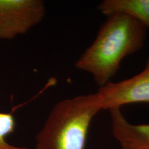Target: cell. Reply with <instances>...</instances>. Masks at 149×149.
Listing matches in <instances>:
<instances>
[{
    "label": "cell",
    "instance_id": "6da1fadb",
    "mask_svg": "<svg viewBox=\"0 0 149 149\" xmlns=\"http://www.w3.org/2000/svg\"><path fill=\"white\" fill-rule=\"evenodd\" d=\"M107 17L74 64L90 74L100 87L112 81L126 57L140 51L146 36V28L127 15L114 13Z\"/></svg>",
    "mask_w": 149,
    "mask_h": 149
},
{
    "label": "cell",
    "instance_id": "7a4b0ae2",
    "mask_svg": "<svg viewBox=\"0 0 149 149\" xmlns=\"http://www.w3.org/2000/svg\"><path fill=\"white\" fill-rule=\"evenodd\" d=\"M101 111L97 92L58 102L37 134L35 149H84L91 122Z\"/></svg>",
    "mask_w": 149,
    "mask_h": 149
},
{
    "label": "cell",
    "instance_id": "3957f363",
    "mask_svg": "<svg viewBox=\"0 0 149 149\" xmlns=\"http://www.w3.org/2000/svg\"><path fill=\"white\" fill-rule=\"evenodd\" d=\"M42 0H0V40L27 33L46 16Z\"/></svg>",
    "mask_w": 149,
    "mask_h": 149
},
{
    "label": "cell",
    "instance_id": "277c9868",
    "mask_svg": "<svg viewBox=\"0 0 149 149\" xmlns=\"http://www.w3.org/2000/svg\"><path fill=\"white\" fill-rule=\"evenodd\" d=\"M102 111L132 104L149 103V57L139 73L122 81H111L97 91Z\"/></svg>",
    "mask_w": 149,
    "mask_h": 149
},
{
    "label": "cell",
    "instance_id": "5b68a950",
    "mask_svg": "<svg viewBox=\"0 0 149 149\" xmlns=\"http://www.w3.org/2000/svg\"><path fill=\"white\" fill-rule=\"evenodd\" d=\"M111 131L122 149H149V124L128 122L120 108L109 110Z\"/></svg>",
    "mask_w": 149,
    "mask_h": 149
},
{
    "label": "cell",
    "instance_id": "8992f818",
    "mask_svg": "<svg viewBox=\"0 0 149 149\" xmlns=\"http://www.w3.org/2000/svg\"><path fill=\"white\" fill-rule=\"evenodd\" d=\"M98 10L107 16L127 15L149 29V0H104L99 4Z\"/></svg>",
    "mask_w": 149,
    "mask_h": 149
},
{
    "label": "cell",
    "instance_id": "52a82bcc",
    "mask_svg": "<svg viewBox=\"0 0 149 149\" xmlns=\"http://www.w3.org/2000/svg\"><path fill=\"white\" fill-rule=\"evenodd\" d=\"M15 120L11 113L0 112V149H29L26 147L17 146L7 141V137L13 133Z\"/></svg>",
    "mask_w": 149,
    "mask_h": 149
}]
</instances>
